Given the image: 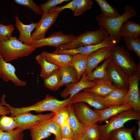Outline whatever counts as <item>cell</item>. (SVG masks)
Returning <instances> with one entry per match:
<instances>
[{"label": "cell", "mask_w": 140, "mask_h": 140, "mask_svg": "<svg viewBox=\"0 0 140 140\" xmlns=\"http://www.w3.org/2000/svg\"><path fill=\"white\" fill-rule=\"evenodd\" d=\"M89 54H78L72 56L70 65L75 69L78 81L84 71L87 65V58Z\"/></svg>", "instance_id": "24"}, {"label": "cell", "mask_w": 140, "mask_h": 140, "mask_svg": "<svg viewBox=\"0 0 140 140\" xmlns=\"http://www.w3.org/2000/svg\"><path fill=\"white\" fill-rule=\"evenodd\" d=\"M55 114L52 112L45 114L35 115L29 112L18 114L12 117L16 122V128L23 131L39 125L43 122L52 118Z\"/></svg>", "instance_id": "7"}, {"label": "cell", "mask_w": 140, "mask_h": 140, "mask_svg": "<svg viewBox=\"0 0 140 140\" xmlns=\"http://www.w3.org/2000/svg\"><path fill=\"white\" fill-rule=\"evenodd\" d=\"M95 2L100 8L102 17L110 18L120 15L118 11L111 6L106 0H95Z\"/></svg>", "instance_id": "30"}, {"label": "cell", "mask_w": 140, "mask_h": 140, "mask_svg": "<svg viewBox=\"0 0 140 140\" xmlns=\"http://www.w3.org/2000/svg\"><path fill=\"white\" fill-rule=\"evenodd\" d=\"M94 81L88 80L86 75L83 73L80 80L76 83H71L66 85V88L61 93V95L64 98L69 95L71 99L75 95L83 90L92 88L95 85Z\"/></svg>", "instance_id": "15"}, {"label": "cell", "mask_w": 140, "mask_h": 140, "mask_svg": "<svg viewBox=\"0 0 140 140\" xmlns=\"http://www.w3.org/2000/svg\"><path fill=\"white\" fill-rule=\"evenodd\" d=\"M109 35L104 29L100 28L98 30L87 31L72 41L57 48L61 50H70L80 47L94 45L103 41Z\"/></svg>", "instance_id": "6"}, {"label": "cell", "mask_w": 140, "mask_h": 140, "mask_svg": "<svg viewBox=\"0 0 140 140\" xmlns=\"http://www.w3.org/2000/svg\"><path fill=\"white\" fill-rule=\"evenodd\" d=\"M107 74L108 80L116 88L128 90L129 77L111 58L107 67Z\"/></svg>", "instance_id": "8"}, {"label": "cell", "mask_w": 140, "mask_h": 140, "mask_svg": "<svg viewBox=\"0 0 140 140\" xmlns=\"http://www.w3.org/2000/svg\"><path fill=\"white\" fill-rule=\"evenodd\" d=\"M73 140H86L81 135L74 138Z\"/></svg>", "instance_id": "48"}, {"label": "cell", "mask_w": 140, "mask_h": 140, "mask_svg": "<svg viewBox=\"0 0 140 140\" xmlns=\"http://www.w3.org/2000/svg\"><path fill=\"white\" fill-rule=\"evenodd\" d=\"M41 54L49 62L61 68L70 65L72 56L65 54L55 53L43 51Z\"/></svg>", "instance_id": "20"}, {"label": "cell", "mask_w": 140, "mask_h": 140, "mask_svg": "<svg viewBox=\"0 0 140 140\" xmlns=\"http://www.w3.org/2000/svg\"><path fill=\"white\" fill-rule=\"evenodd\" d=\"M138 126V129L135 132L134 136L136 140H140V120L137 121L136 122Z\"/></svg>", "instance_id": "46"}, {"label": "cell", "mask_w": 140, "mask_h": 140, "mask_svg": "<svg viewBox=\"0 0 140 140\" xmlns=\"http://www.w3.org/2000/svg\"><path fill=\"white\" fill-rule=\"evenodd\" d=\"M69 106L55 113L53 117L54 121L60 127L68 119Z\"/></svg>", "instance_id": "41"}, {"label": "cell", "mask_w": 140, "mask_h": 140, "mask_svg": "<svg viewBox=\"0 0 140 140\" xmlns=\"http://www.w3.org/2000/svg\"><path fill=\"white\" fill-rule=\"evenodd\" d=\"M69 1V0H49L45 3L41 4L40 7L43 13H48L51 9L57 5Z\"/></svg>", "instance_id": "43"}, {"label": "cell", "mask_w": 140, "mask_h": 140, "mask_svg": "<svg viewBox=\"0 0 140 140\" xmlns=\"http://www.w3.org/2000/svg\"><path fill=\"white\" fill-rule=\"evenodd\" d=\"M72 104L71 99L69 97L60 100L53 96L48 94L44 99L32 105L16 108L9 105L8 107L11 111V116H13L18 114L33 111L38 113L50 111L55 113L62 109L68 107Z\"/></svg>", "instance_id": "1"}, {"label": "cell", "mask_w": 140, "mask_h": 140, "mask_svg": "<svg viewBox=\"0 0 140 140\" xmlns=\"http://www.w3.org/2000/svg\"><path fill=\"white\" fill-rule=\"evenodd\" d=\"M124 40L127 50L133 51L140 58V40L132 37H124Z\"/></svg>", "instance_id": "35"}, {"label": "cell", "mask_w": 140, "mask_h": 140, "mask_svg": "<svg viewBox=\"0 0 140 140\" xmlns=\"http://www.w3.org/2000/svg\"><path fill=\"white\" fill-rule=\"evenodd\" d=\"M94 82L96 84L93 87L84 89L82 91L91 92L99 96L104 97L116 88L108 80Z\"/></svg>", "instance_id": "21"}, {"label": "cell", "mask_w": 140, "mask_h": 140, "mask_svg": "<svg viewBox=\"0 0 140 140\" xmlns=\"http://www.w3.org/2000/svg\"><path fill=\"white\" fill-rule=\"evenodd\" d=\"M102 97L91 92L82 91L72 97L71 100L72 103L83 102L96 109L101 110L106 108L103 103Z\"/></svg>", "instance_id": "16"}, {"label": "cell", "mask_w": 140, "mask_h": 140, "mask_svg": "<svg viewBox=\"0 0 140 140\" xmlns=\"http://www.w3.org/2000/svg\"><path fill=\"white\" fill-rule=\"evenodd\" d=\"M35 58L41 66L40 76L43 80L51 75L55 70L59 68L57 66L48 62L41 53L37 55Z\"/></svg>", "instance_id": "25"}, {"label": "cell", "mask_w": 140, "mask_h": 140, "mask_svg": "<svg viewBox=\"0 0 140 140\" xmlns=\"http://www.w3.org/2000/svg\"><path fill=\"white\" fill-rule=\"evenodd\" d=\"M15 27L12 25H6L0 23V42L8 40L12 36V32Z\"/></svg>", "instance_id": "39"}, {"label": "cell", "mask_w": 140, "mask_h": 140, "mask_svg": "<svg viewBox=\"0 0 140 140\" xmlns=\"http://www.w3.org/2000/svg\"><path fill=\"white\" fill-rule=\"evenodd\" d=\"M140 72L129 78V86L124 101V104L131 106L136 112L140 113V99L139 88Z\"/></svg>", "instance_id": "11"}, {"label": "cell", "mask_w": 140, "mask_h": 140, "mask_svg": "<svg viewBox=\"0 0 140 140\" xmlns=\"http://www.w3.org/2000/svg\"><path fill=\"white\" fill-rule=\"evenodd\" d=\"M132 109L133 108L131 106L124 104L120 106L109 107L102 109H95L99 115L98 122L101 123L123 111Z\"/></svg>", "instance_id": "22"}, {"label": "cell", "mask_w": 140, "mask_h": 140, "mask_svg": "<svg viewBox=\"0 0 140 140\" xmlns=\"http://www.w3.org/2000/svg\"><path fill=\"white\" fill-rule=\"evenodd\" d=\"M75 37L71 34H65L61 31L56 32L48 37H44L33 42L30 46L35 49L46 46L57 48L62 45L72 41L75 38Z\"/></svg>", "instance_id": "9"}, {"label": "cell", "mask_w": 140, "mask_h": 140, "mask_svg": "<svg viewBox=\"0 0 140 140\" xmlns=\"http://www.w3.org/2000/svg\"><path fill=\"white\" fill-rule=\"evenodd\" d=\"M93 2L90 0H79L74 12V16L81 15L92 7Z\"/></svg>", "instance_id": "38"}, {"label": "cell", "mask_w": 140, "mask_h": 140, "mask_svg": "<svg viewBox=\"0 0 140 140\" xmlns=\"http://www.w3.org/2000/svg\"><path fill=\"white\" fill-rule=\"evenodd\" d=\"M110 57L105 60L100 66L97 67L89 75L86 76L87 79L94 82L107 79V69L108 65L110 61Z\"/></svg>", "instance_id": "27"}, {"label": "cell", "mask_w": 140, "mask_h": 140, "mask_svg": "<svg viewBox=\"0 0 140 140\" xmlns=\"http://www.w3.org/2000/svg\"><path fill=\"white\" fill-rule=\"evenodd\" d=\"M110 57L130 78L140 72V64L137 65L133 57L124 46L116 44L112 46Z\"/></svg>", "instance_id": "4"}, {"label": "cell", "mask_w": 140, "mask_h": 140, "mask_svg": "<svg viewBox=\"0 0 140 140\" xmlns=\"http://www.w3.org/2000/svg\"><path fill=\"white\" fill-rule=\"evenodd\" d=\"M10 114V110L8 107L0 105V115H6Z\"/></svg>", "instance_id": "45"}, {"label": "cell", "mask_w": 140, "mask_h": 140, "mask_svg": "<svg viewBox=\"0 0 140 140\" xmlns=\"http://www.w3.org/2000/svg\"><path fill=\"white\" fill-rule=\"evenodd\" d=\"M59 11L43 13L34 32L31 34L33 42L44 38L48 29L56 21Z\"/></svg>", "instance_id": "13"}, {"label": "cell", "mask_w": 140, "mask_h": 140, "mask_svg": "<svg viewBox=\"0 0 140 140\" xmlns=\"http://www.w3.org/2000/svg\"><path fill=\"white\" fill-rule=\"evenodd\" d=\"M53 117L43 122L39 125L47 131L53 134L55 137L60 136V127L54 121Z\"/></svg>", "instance_id": "34"}, {"label": "cell", "mask_w": 140, "mask_h": 140, "mask_svg": "<svg viewBox=\"0 0 140 140\" xmlns=\"http://www.w3.org/2000/svg\"><path fill=\"white\" fill-rule=\"evenodd\" d=\"M136 131L135 126L131 128L122 127L111 131L107 140H135L132 135Z\"/></svg>", "instance_id": "26"}, {"label": "cell", "mask_w": 140, "mask_h": 140, "mask_svg": "<svg viewBox=\"0 0 140 140\" xmlns=\"http://www.w3.org/2000/svg\"><path fill=\"white\" fill-rule=\"evenodd\" d=\"M35 50L30 45L20 41L15 37L11 36L6 41L0 42V54L7 62L27 56Z\"/></svg>", "instance_id": "3"}, {"label": "cell", "mask_w": 140, "mask_h": 140, "mask_svg": "<svg viewBox=\"0 0 140 140\" xmlns=\"http://www.w3.org/2000/svg\"><path fill=\"white\" fill-rule=\"evenodd\" d=\"M13 1L16 4L28 7L36 14L42 15L43 13L40 6L37 5L32 0H14Z\"/></svg>", "instance_id": "40"}, {"label": "cell", "mask_w": 140, "mask_h": 140, "mask_svg": "<svg viewBox=\"0 0 140 140\" xmlns=\"http://www.w3.org/2000/svg\"><path fill=\"white\" fill-rule=\"evenodd\" d=\"M15 25L19 33L18 40L26 44L31 45L33 42L31 33L37 27L38 22H31L29 24H25L20 21L17 15L15 16Z\"/></svg>", "instance_id": "18"}, {"label": "cell", "mask_w": 140, "mask_h": 140, "mask_svg": "<svg viewBox=\"0 0 140 140\" xmlns=\"http://www.w3.org/2000/svg\"><path fill=\"white\" fill-rule=\"evenodd\" d=\"M119 34L122 38L129 37L138 39L140 35V24L135 22L127 20L122 24Z\"/></svg>", "instance_id": "23"}, {"label": "cell", "mask_w": 140, "mask_h": 140, "mask_svg": "<svg viewBox=\"0 0 140 140\" xmlns=\"http://www.w3.org/2000/svg\"><path fill=\"white\" fill-rule=\"evenodd\" d=\"M137 14L136 11L133 7L127 5L125 7L123 13L119 16L107 18L99 15H97L96 18L100 28L106 30L111 38L117 44L122 39L119 31L122 24L126 20L136 16Z\"/></svg>", "instance_id": "2"}, {"label": "cell", "mask_w": 140, "mask_h": 140, "mask_svg": "<svg viewBox=\"0 0 140 140\" xmlns=\"http://www.w3.org/2000/svg\"><path fill=\"white\" fill-rule=\"evenodd\" d=\"M73 106L76 116L85 126L98 122L99 118V114L85 103L78 102L73 103Z\"/></svg>", "instance_id": "10"}, {"label": "cell", "mask_w": 140, "mask_h": 140, "mask_svg": "<svg viewBox=\"0 0 140 140\" xmlns=\"http://www.w3.org/2000/svg\"><path fill=\"white\" fill-rule=\"evenodd\" d=\"M59 69L61 77L60 87L70 83L78 82L76 72L73 67L69 65Z\"/></svg>", "instance_id": "29"}, {"label": "cell", "mask_w": 140, "mask_h": 140, "mask_svg": "<svg viewBox=\"0 0 140 140\" xmlns=\"http://www.w3.org/2000/svg\"><path fill=\"white\" fill-rule=\"evenodd\" d=\"M109 119L110 120L105 124L98 125L100 140H107L111 131L124 127V124L128 121L140 120V113L132 109L123 111Z\"/></svg>", "instance_id": "5"}, {"label": "cell", "mask_w": 140, "mask_h": 140, "mask_svg": "<svg viewBox=\"0 0 140 140\" xmlns=\"http://www.w3.org/2000/svg\"><path fill=\"white\" fill-rule=\"evenodd\" d=\"M79 0H73L66 5L60 7L55 6L51 9L48 12L59 11L66 9H69L74 11Z\"/></svg>", "instance_id": "44"}, {"label": "cell", "mask_w": 140, "mask_h": 140, "mask_svg": "<svg viewBox=\"0 0 140 140\" xmlns=\"http://www.w3.org/2000/svg\"><path fill=\"white\" fill-rule=\"evenodd\" d=\"M112 46L101 49L89 54L86 68L83 73L88 76L99 64L110 56Z\"/></svg>", "instance_id": "17"}, {"label": "cell", "mask_w": 140, "mask_h": 140, "mask_svg": "<svg viewBox=\"0 0 140 140\" xmlns=\"http://www.w3.org/2000/svg\"><path fill=\"white\" fill-rule=\"evenodd\" d=\"M60 127L61 136V137L73 140V132L69 124L68 119Z\"/></svg>", "instance_id": "42"}, {"label": "cell", "mask_w": 140, "mask_h": 140, "mask_svg": "<svg viewBox=\"0 0 140 140\" xmlns=\"http://www.w3.org/2000/svg\"><path fill=\"white\" fill-rule=\"evenodd\" d=\"M81 135L86 140H100V135L97 123L85 126Z\"/></svg>", "instance_id": "32"}, {"label": "cell", "mask_w": 140, "mask_h": 140, "mask_svg": "<svg viewBox=\"0 0 140 140\" xmlns=\"http://www.w3.org/2000/svg\"><path fill=\"white\" fill-rule=\"evenodd\" d=\"M16 71L14 67L5 61L0 54V78L4 81H11L16 86H25L26 82L19 79L16 74Z\"/></svg>", "instance_id": "14"}, {"label": "cell", "mask_w": 140, "mask_h": 140, "mask_svg": "<svg viewBox=\"0 0 140 140\" xmlns=\"http://www.w3.org/2000/svg\"><path fill=\"white\" fill-rule=\"evenodd\" d=\"M17 123L14 118L3 115L0 117V129L6 132L12 131L16 128Z\"/></svg>", "instance_id": "33"}, {"label": "cell", "mask_w": 140, "mask_h": 140, "mask_svg": "<svg viewBox=\"0 0 140 140\" xmlns=\"http://www.w3.org/2000/svg\"><path fill=\"white\" fill-rule=\"evenodd\" d=\"M54 140H73L66 138H65L61 137V136L55 137Z\"/></svg>", "instance_id": "47"}, {"label": "cell", "mask_w": 140, "mask_h": 140, "mask_svg": "<svg viewBox=\"0 0 140 140\" xmlns=\"http://www.w3.org/2000/svg\"><path fill=\"white\" fill-rule=\"evenodd\" d=\"M23 131L18 128L8 132L0 129V140H23Z\"/></svg>", "instance_id": "36"}, {"label": "cell", "mask_w": 140, "mask_h": 140, "mask_svg": "<svg viewBox=\"0 0 140 140\" xmlns=\"http://www.w3.org/2000/svg\"><path fill=\"white\" fill-rule=\"evenodd\" d=\"M30 136L32 140H41L50 136L52 133L47 131L40 125L31 128Z\"/></svg>", "instance_id": "37"}, {"label": "cell", "mask_w": 140, "mask_h": 140, "mask_svg": "<svg viewBox=\"0 0 140 140\" xmlns=\"http://www.w3.org/2000/svg\"><path fill=\"white\" fill-rule=\"evenodd\" d=\"M117 44L108 36L101 43L94 45L80 47L70 50H61L56 48L53 53L65 54L73 56L78 54H90L103 48L110 47Z\"/></svg>", "instance_id": "12"}, {"label": "cell", "mask_w": 140, "mask_h": 140, "mask_svg": "<svg viewBox=\"0 0 140 140\" xmlns=\"http://www.w3.org/2000/svg\"><path fill=\"white\" fill-rule=\"evenodd\" d=\"M45 87L52 91L58 90L60 87L61 77L59 68L55 70L49 77L44 80Z\"/></svg>", "instance_id": "31"}, {"label": "cell", "mask_w": 140, "mask_h": 140, "mask_svg": "<svg viewBox=\"0 0 140 140\" xmlns=\"http://www.w3.org/2000/svg\"><path fill=\"white\" fill-rule=\"evenodd\" d=\"M128 90L116 88L107 96L103 97V103L106 108L124 105V101Z\"/></svg>", "instance_id": "19"}, {"label": "cell", "mask_w": 140, "mask_h": 140, "mask_svg": "<svg viewBox=\"0 0 140 140\" xmlns=\"http://www.w3.org/2000/svg\"><path fill=\"white\" fill-rule=\"evenodd\" d=\"M68 120L73 132L74 139L80 136L85 126L79 121L75 115L73 104L71 105L69 107Z\"/></svg>", "instance_id": "28"}]
</instances>
